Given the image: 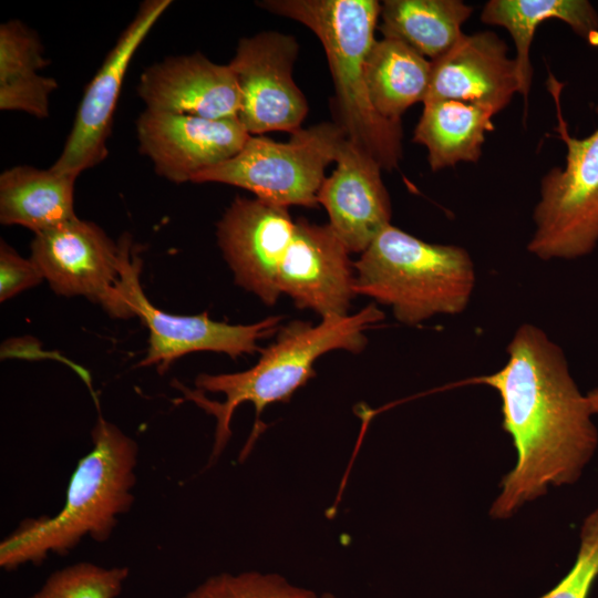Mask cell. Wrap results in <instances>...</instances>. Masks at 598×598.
<instances>
[{"label":"cell","mask_w":598,"mask_h":598,"mask_svg":"<svg viewBox=\"0 0 598 598\" xmlns=\"http://www.w3.org/2000/svg\"><path fill=\"white\" fill-rule=\"evenodd\" d=\"M353 265L357 293L390 307L408 326L463 312L476 282L466 249L423 241L391 224Z\"/></svg>","instance_id":"obj_5"},{"label":"cell","mask_w":598,"mask_h":598,"mask_svg":"<svg viewBox=\"0 0 598 598\" xmlns=\"http://www.w3.org/2000/svg\"><path fill=\"white\" fill-rule=\"evenodd\" d=\"M171 3V0H147L140 6L85 87L63 151L50 168L79 176L107 156L106 143L128 65Z\"/></svg>","instance_id":"obj_11"},{"label":"cell","mask_w":598,"mask_h":598,"mask_svg":"<svg viewBox=\"0 0 598 598\" xmlns=\"http://www.w3.org/2000/svg\"><path fill=\"white\" fill-rule=\"evenodd\" d=\"M44 280L31 258L21 257L11 246L1 240L0 245V301H7L18 293Z\"/></svg>","instance_id":"obj_27"},{"label":"cell","mask_w":598,"mask_h":598,"mask_svg":"<svg viewBox=\"0 0 598 598\" xmlns=\"http://www.w3.org/2000/svg\"><path fill=\"white\" fill-rule=\"evenodd\" d=\"M130 245L127 236L116 244L96 224L76 217L34 235L30 258L58 295L84 296L111 317L126 318L117 282Z\"/></svg>","instance_id":"obj_9"},{"label":"cell","mask_w":598,"mask_h":598,"mask_svg":"<svg viewBox=\"0 0 598 598\" xmlns=\"http://www.w3.org/2000/svg\"><path fill=\"white\" fill-rule=\"evenodd\" d=\"M43 52L38 33L22 22L10 20L0 25V110L49 116L58 82L38 73L49 64Z\"/></svg>","instance_id":"obj_21"},{"label":"cell","mask_w":598,"mask_h":598,"mask_svg":"<svg viewBox=\"0 0 598 598\" xmlns=\"http://www.w3.org/2000/svg\"><path fill=\"white\" fill-rule=\"evenodd\" d=\"M506 352L498 371L475 379L499 394L502 425L517 455L489 511L498 519L513 516L550 486L577 482L598 446L595 414L563 349L539 327L523 323Z\"/></svg>","instance_id":"obj_1"},{"label":"cell","mask_w":598,"mask_h":598,"mask_svg":"<svg viewBox=\"0 0 598 598\" xmlns=\"http://www.w3.org/2000/svg\"><path fill=\"white\" fill-rule=\"evenodd\" d=\"M141 259L127 248L117 291L126 318L138 317L148 329V347L138 367L156 365L163 373L178 358L198 351L221 352L236 359L257 351L258 341L279 329L281 317H268L251 324L212 320L207 313L182 316L155 307L140 282Z\"/></svg>","instance_id":"obj_8"},{"label":"cell","mask_w":598,"mask_h":598,"mask_svg":"<svg viewBox=\"0 0 598 598\" xmlns=\"http://www.w3.org/2000/svg\"><path fill=\"white\" fill-rule=\"evenodd\" d=\"M78 176L18 165L0 175V221L25 227L34 235L76 218Z\"/></svg>","instance_id":"obj_18"},{"label":"cell","mask_w":598,"mask_h":598,"mask_svg":"<svg viewBox=\"0 0 598 598\" xmlns=\"http://www.w3.org/2000/svg\"><path fill=\"white\" fill-rule=\"evenodd\" d=\"M431 61L400 40H375L367 59L365 79L374 110L386 121L401 124L413 104L424 102Z\"/></svg>","instance_id":"obj_22"},{"label":"cell","mask_w":598,"mask_h":598,"mask_svg":"<svg viewBox=\"0 0 598 598\" xmlns=\"http://www.w3.org/2000/svg\"><path fill=\"white\" fill-rule=\"evenodd\" d=\"M347 140L337 122L299 128L288 142L250 135L235 156L197 174L192 183L233 185L280 206L316 208L326 168Z\"/></svg>","instance_id":"obj_6"},{"label":"cell","mask_w":598,"mask_h":598,"mask_svg":"<svg viewBox=\"0 0 598 598\" xmlns=\"http://www.w3.org/2000/svg\"><path fill=\"white\" fill-rule=\"evenodd\" d=\"M495 114L477 104L439 100L423 103L413 142L426 147L433 172L460 162L476 163Z\"/></svg>","instance_id":"obj_20"},{"label":"cell","mask_w":598,"mask_h":598,"mask_svg":"<svg viewBox=\"0 0 598 598\" xmlns=\"http://www.w3.org/2000/svg\"><path fill=\"white\" fill-rule=\"evenodd\" d=\"M567 23L575 33L598 47V13L587 0H491L481 20L505 28L514 40L520 91L525 103L532 86L530 45L537 28L547 20Z\"/></svg>","instance_id":"obj_19"},{"label":"cell","mask_w":598,"mask_h":598,"mask_svg":"<svg viewBox=\"0 0 598 598\" xmlns=\"http://www.w3.org/2000/svg\"><path fill=\"white\" fill-rule=\"evenodd\" d=\"M431 80L423 103L456 100L497 114L519 93L515 59L494 32L463 34L442 56L431 61Z\"/></svg>","instance_id":"obj_15"},{"label":"cell","mask_w":598,"mask_h":598,"mask_svg":"<svg viewBox=\"0 0 598 598\" xmlns=\"http://www.w3.org/2000/svg\"><path fill=\"white\" fill-rule=\"evenodd\" d=\"M137 94L146 110L208 120H238L240 93L229 64L199 52L169 56L141 74Z\"/></svg>","instance_id":"obj_16"},{"label":"cell","mask_w":598,"mask_h":598,"mask_svg":"<svg viewBox=\"0 0 598 598\" xmlns=\"http://www.w3.org/2000/svg\"><path fill=\"white\" fill-rule=\"evenodd\" d=\"M296 227L288 207L237 196L217 224L218 246L237 285L274 306L278 270Z\"/></svg>","instance_id":"obj_12"},{"label":"cell","mask_w":598,"mask_h":598,"mask_svg":"<svg viewBox=\"0 0 598 598\" xmlns=\"http://www.w3.org/2000/svg\"><path fill=\"white\" fill-rule=\"evenodd\" d=\"M598 578V507L590 512L580 527L579 547L567 575L539 598H588Z\"/></svg>","instance_id":"obj_26"},{"label":"cell","mask_w":598,"mask_h":598,"mask_svg":"<svg viewBox=\"0 0 598 598\" xmlns=\"http://www.w3.org/2000/svg\"><path fill=\"white\" fill-rule=\"evenodd\" d=\"M382 319L383 312L371 303L354 315L322 318L317 324L296 320L280 328L276 340L261 351L250 369L199 374L195 380L196 390L179 385L187 400L216 420L209 462L226 447L231 435V417L240 404L249 402L256 410L255 427L240 456L245 458L257 439L258 417L266 406L288 402L316 375L313 364L322 354L340 349L361 352L368 343L364 331Z\"/></svg>","instance_id":"obj_2"},{"label":"cell","mask_w":598,"mask_h":598,"mask_svg":"<svg viewBox=\"0 0 598 598\" xmlns=\"http://www.w3.org/2000/svg\"><path fill=\"white\" fill-rule=\"evenodd\" d=\"M350 251L328 225L296 220L290 246L278 270L280 293L321 319L349 316L355 291Z\"/></svg>","instance_id":"obj_14"},{"label":"cell","mask_w":598,"mask_h":598,"mask_svg":"<svg viewBox=\"0 0 598 598\" xmlns=\"http://www.w3.org/2000/svg\"><path fill=\"white\" fill-rule=\"evenodd\" d=\"M262 9L296 20L320 40L336 92L337 123L348 140L374 158L382 169L398 167L402 127L373 107L365 63L375 41L381 3L377 0H266Z\"/></svg>","instance_id":"obj_4"},{"label":"cell","mask_w":598,"mask_h":598,"mask_svg":"<svg viewBox=\"0 0 598 598\" xmlns=\"http://www.w3.org/2000/svg\"><path fill=\"white\" fill-rule=\"evenodd\" d=\"M298 51L292 35L277 31L239 40L229 66L240 93L238 121L249 135L301 128L308 103L292 79Z\"/></svg>","instance_id":"obj_10"},{"label":"cell","mask_w":598,"mask_h":598,"mask_svg":"<svg viewBox=\"0 0 598 598\" xmlns=\"http://www.w3.org/2000/svg\"><path fill=\"white\" fill-rule=\"evenodd\" d=\"M587 398L595 415H598V388L592 389L587 393Z\"/></svg>","instance_id":"obj_28"},{"label":"cell","mask_w":598,"mask_h":598,"mask_svg":"<svg viewBox=\"0 0 598 598\" xmlns=\"http://www.w3.org/2000/svg\"><path fill=\"white\" fill-rule=\"evenodd\" d=\"M324 178L318 203L329 216V226L350 254H362L391 220V202L381 178V166L347 140Z\"/></svg>","instance_id":"obj_17"},{"label":"cell","mask_w":598,"mask_h":598,"mask_svg":"<svg viewBox=\"0 0 598 598\" xmlns=\"http://www.w3.org/2000/svg\"><path fill=\"white\" fill-rule=\"evenodd\" d=\"M92 447L78 462L62 508L53 516L23 520L0 543V566L13 570L65 555L89 537L104 543L135 496L138 445L115 424L99 416Z\"/></svg>","instance_id":"obj_3"},{"label":"cell","mask_w":598,"mask_h":598,"mask_svg":"<svg viewBox=\"0 0 598 598\" xmlns=\"http://www.w3.org/2000/svg\"><path fill=\"white\" fill-rule=\"evenodd\" d=\"M128 574L127 567L81 561L52 573L29 598H116Z\"/></svg>","instance_id":"obj_24"},{"label":"cell","mask_w":598,"mask_h":598,"mask_svg":"<svg viewBox=\"0 0 598 598\" xmlns=\"http://www.w3.org/2000/svg\"><path fill=\"white\" fill-rule=\"evenodd\" d=\"M558 107V131L567 153L565 167L542 178L528 251L542 260L577 259L598 245V127L587 137H573ZM598 114V105L596 106Z\"/></svg>","instance_id":"obj_7"},{"label":"cell","mask_w":598,"mask_h":598,"mask_svg":"<svg viewBox=\"0 0 598 598\" xmlns=\"http://www.w3.org/2000/svg\"><path fill=\"white\" fill-rule=\"evenodd\" d=\"M140 152L156 174L176 184L235 156L250 136L235 120L144 110L136 120Z\"/></svg>","instance_id":"obj_13"},{"label":"cell","mask_w":598,"mask_h":598,"mask_svg":"<svg viewBox=\"0 0 598 598\" xmlns=\"http://www.w3.org/2000/svg\"><path fill=\"white\" fill-rule=\"evenodd\" d=\"M472 12L461 0H385L378 28L383 38L400 40L434 61L461 39Z\"/></svg>","instance_id":"obj_23"},{"label":"cell","mask_w":598,"mask_h":598,"mask_svg":"<svg viewBox=\"0 0 598 598\" xmlns=\"http://www.w3.org/2000/svg\"><path fill=\"white\" fill-rule=\"evenodd\" d=\"M184 598H320L278 574L245 571L208 577Z\"/></svg>","instance_id":"obj_25"},{"label":"cell","mask_w":598,"mask_h":598,"mask_svg":"<svg viewBox=\"0 0 598 598\" xmlns=\"http://www.w3.org/2000/svg\"><path fill=\"white\" fill-rule=\"evenodd\" d=\"M320 598H337V597L331 592H323L322 595H320Z\"/></svg>","instance_id":"obj_29"}]
</instances>
